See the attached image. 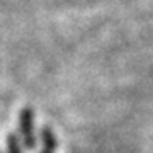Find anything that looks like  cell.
<instances>
[{
  "label": "cell",
  "mask_w": 153,
  "mask_h": 153,
  "mask_svg": "<svg viewBox=\"0 0 153 153\" xmlns=\"http://www.w3.org/2000/svg\"><path fill=\"white\" fill-rule=\"evenodd\" d=\"M0 153H2V152H0Z\"/></svg>",
  "instance_id": "277c9868"
},
{
  "label": "cell",
  "mask_w": 153,
  "mask_h": 153,
  "mask_svg": "<svg viewBox=\"0 0 153 153\" xmlns=\"http://www.w3.org/2000/svg\"><path fill=\"white\" fill-rule=\"evenodd\" d=\"M41 141H43V152L41 153H56L58 141H56L55 131L49 126H43L41 128Z\"/></svg>",
  "instance_id": "7a4b0ae2"
},
{
  "label": "cell",
  "mask_w": 153,
  "mask_h": 153,
  "mask_svg": "<svg viewBox=\"0 0 153 153\" xmlns=\"http://www.w3.org/2000/svg\"><path fill=\"white\" fill-rule=\"evenodd\" d=\"M7 153H22V146H21V141L17 134L10 133L7 136Z\"/></svg>",
  "instance_id": "3957f363"
},
{
  "label": "cell",
  "mask_w": 153,
  "mask_h": 153,
  "mask_svg": "<svg viewBox=\"0 0 153 153\" xmlns=\"http://www.w3.org/2000/svg\"><path fill=\"white\" fill-rule=\"evenodd\" d=\"M19 134H21L22 145L26 150L36 148V136H34V111L31 107H24L19 112Z\"/></svg>",
  "instance_id": "6da1fadb"
}]
</instances>
